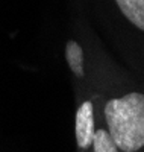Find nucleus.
Wrapping results in <instances>:
<instances>
[{"label": "nucleus", "mask_w": 144, "mask_h": 152, "mask_svg": "<svg viewBox=\"0 0 144 152\" xmlns=\"http://www.w3.org/2000/svg\"><path fill=\"white\" fill-rule=\"evenodd\" d=\"M105 119L119 149L137 152L144 146V94L134 91L108 100Z\"/></svg>", "instance_id": "f257e3e1"}, {"label": "nucleus", "mask_w": 144, "mask_h": 152, "mask_svg": "<svg viewBox=\"0 0 144 152\" xmlns=\"http://www.w3.org/2000/svg\"><path fill=\"white\" fill-rule=\"evenodd\" d=\"M94 113L93 104L87 100L84 102L76 113V140L82 149H88L93 145L94 137Z\"/></svg>", "instance_id": "f03ea898"}, {"label": "nucleus", "mask_w": 144, "mask_h": 152, "mask_svg": "<svg viewBox=\"0 0 144 152\" xmlns=\"http://www.w3.org/2000/svg\"><path fill=\"white\" fill-rule=\"evenodd\" d=\"M121 14L140 31H144V0H115Z\"/></svg>", "instance_id": "7ed1b4c3"}, {"label": "nucleus", "mask_w": 144, "mask_h": 152, "mask_svg": "<svg viewBox=\"0 0 144 152\" xmlns=\"http://www.w3.org/2000/svg\"><path fill=\"white\" fill-rule=\"evenodd\" d=\"M65 58H67L68 67L71 72L77 76V78H84V50L79 46V43H76L70 40L65 46Z\"/></svg>", "instance_id": "20e7f679"}, {"label": "nucleus", "mask_w": 144, "mask_h": 152, "mask_svg": "<svg viewBox=\"0 0 144 152\" xmlns=\"http://www.w3.org/2000/svg\"><path fill=\"white\" fill-rule=\"evenodd\" d=\"M93 146H94V152H119V146L115 145L109 132L105 129H97L94 132Z\"/></svg>", "instance_id": "39448f33"}]
</instances>
